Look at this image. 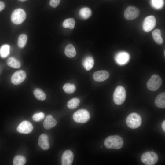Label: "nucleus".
<instances>
[{
    "instance_id": "18",
    "label": "nucleus",
    "mask_w": 165,
    "mask_h": 165,
    "mask_svg": "<svg viewBox=\"0 0 165 165\" xmlns=\"http://www.w3.org/2000/svg\"><path fill=\"white\" fill-rule=\"evenodd\" d=\"M155 104L157 107L161 108H165V93H162L157 95L155 101Z\"/></svg>"
},
{
    "instance_id": "30",
    "label": "nucleus",
    "mask_w": 165,
    "mask_h": 165,
    "mask_svg": "<svg viewBox=\"0 0 165 165\" xmlns=\"http://www.w3.org/2000/svg\"><path fill=\"white\" fill-rule=\"evenodd\" d=\"M151 3L154 8L158 9L162 8L164 4L163 0H151Z\"/></svg>"
},
{
    "instance_id": "13",
    "label": "nucleus",
    "mask_w": 165,
    "mask_h": 165,
    "mask_svg": "<svg viewBox=\"0 0 165 165\" xmlns=\"http://www.w3.org/2000/svg\"><path fill=\"white\" fill-rule=\"evenodd\" d=\"M74 159V155L72 152L69 150L65 151L61 157V164L62 165H71Z\"/></svg>"
},
{
    "instance_id": "26",
    "label": "nucleus",
    "mask_w": 165,
    "mask_h": 165,
    "mask_svg": "<svg viewBox=\"0 0 165 165\" xmlns=\"http://www.w3.org/2000/svg\"><path fill=\"white\" fill-rule=\"evenodd\" d=\"M10 46L8 44L2 45L0 48V56L2 58L6 57L9 54Z\"/></svg>"
},
{
    "instance_id": "34",
    "label": "nucleus",
    "mask_w": 165,
    "mask_h": 165,
    "mask_svg": "<svg viewBox=\"0 0 165 165\" xmlns=\"http://www.w3.org/2000/svg\"><path fill=\"white\" fill-rule=\"evenodd\" d=\"M162 129L164 132H165V121L164 120L161 124Z\"/></svg>"
},
{
    "instance_id": "8",
    "label": "nucleus",
    "mask_w": 165,
    "mask_h": 165,
    "mask_svg": "<svg viewBox=\"0 0 165 165\" xmlns=\"http://www.w3.org/2000/svg\"><path fill=\"white\" fill-rule=\"evenodd\" d=\"M115 60L117 64L123 65L128 63L130 60V55L125 51H120L115 56Z\"/></svg>"
},
{
    "instance_id": "19",
    "label": "nucleus",
    "mask_w": 165,
    "mask_h": 165,
    "mask_svg": "<svg viewBox=\"0 0 165 165\" xmlns=\"http://www.w3.org/2000/svg\"><path fill=\"white\" fill-rule=\"evenodd\" d=\"M152 35L154 41L157 44L161 45L163 43V39L161 37V31L160 29L154 30L152 32Z\"/></svg>"
},
{
    "instance_id": "2",
    "label": "nucleus",
    "mask_w": 165,
    "mask_h": 165,
    "mask_svg": "<svg viewBox=\"0 0 165 165\" xmlns=\"http://www.w3.org/2000/svg\"><path fill=\"white\" fill-rule=\"evenodd\" d=\"M127 126L130 128L134 129L139 127L142 123V118L138 113L133 112L130 114L126 119Z\"/></svg>"
},
{
    "instance_id": "1",
    "label": "nucleus",
    "mask_w": 165,
    "mask_h": 165,
    "mask_svg": "<svg viewBox=\"0 0 165 165\" xmlns=\"http://www.w3.org/2000/svg\"><path fill=\"white\" fill-rule=\"evenodd\" d=\"M105 146L108 148L119 149L123 146L122 138L118 135H112L107 137L104 142Z\"/></svg>"
},
{
    "instance_id": "21",
    "label": "nucleus",
    "mask_w": 165,
    "mask_h": 165,
    "mask_svg": "<svg viewBox=\"0 0 165 165\" xmlns=\"http://www.w3.org/2000/svg\"><path fill=\"white\" fill-rule=\"evenodd\" d=\"M79 14L82 18L86 19L89 18L91 16L92 11L90 8L85 7L82 8L79 10Z\"/></svg>"
},
{
    "instance_id": "29",
    "label": "nucleus",
    "mask_w": 165,
    "mask_h": 165,
    "mask_svg": "<svg viewBox=\"0 0 165 165\" xmlns=\"http://www.w3.org/2000/svg\"><path fill=\"white\" fill-rule=\"evenodd\" d=\"M63 88L66 93L72 94L75 91L76 87L74 84L67 83L64 85Z\"/></svg>"
},
{
    "instance_id": "7",
    "label": "nucleus",
    "mask_w": 165,
    "mask_h": 165,
    "mask_svg": "<svg viewBox=\"0 0 165 165\" xmlns=\"http://www.w3.org/2000/svg\"><path fill=\"white\" fill-rule=\"evenodd\" d=\"M162 83L161 78L157 75H152L147 83V86L150 90H157L161 86Z\"/></svg>"
},
{
    "instance_id": "14",
    "label": "nucleus",
    "mask_w": 165,
    "mask_h": 165,
    "mask_svg": "<svg viewBox=\"0 0 165 165\" xmlns=\"http://www.w3.org/2000/svg\"><path fill=\"white\" fill-rule=\"evenodd\" d=\"M109 76V72L105 70L97 71L93 75L94 80L97 82H102L107 79Z\"/></svg>"
},
{
    "instance_id": "15",
    "label": "nucleus",
    "mask_w": 165,
    "mask_h": 165,
    "mask_svg": "<svg viewBox=\"0 0 165 165\" xmlns=\"http://www.w3.org/2000/svg\"><path fill=\"white\" fill-rule=\"evenodd\" d=\"M38 144L40 147L44 150H47L50 148L49 138L47 135L42 134L39 137Z\"/></svg>"
},
{
    "instance_id": "35",
    "label": "nucleus",
    "mask_w": 165,
    "mask_h": 165,
    "mask_svg": "<svg viewBox=\"0 0 165 165\" xmlns=\"http://www.w3.org/2000/svg\"><path fill=\"white\" fill-rule=\"evenodd\" d=\"M19 0V1H22V2H23V1H26L27 0Z\"/></svg>"
},
{
    "instance_id": "9",
    "label": "nucleus",
    "mask_w": 165,
    "mask_h": 165,
    "mask_svg": "<svg viewBox=\"0 0 165 165\" xmlns=\"http://www.w3.org/2000/svg\"><path fill=\"white\" fill-rule=\"evenodd\" d=\"M140 14V11L137 7L130 6L125 10L124 16L127 20H132L137 18Z\"/></svg>"
},
{
    "instance_id": "28",
    "label": "nucleus",
    "mask_w": 165,
    "mask_h": 165,
    "mask_svg": "<svg viewBox=\"0 0 165 165\" xmlns=\"http://www.w3.org/2000/svg\"><path fill=\"white\" fill-rule=\"evenodd\" d=\"M75 25V21L72 18L66 19L63 22V26L64 28H68L70 29L74 28Z\"/></svg>"
},
{
    "instance_id": "17",
    "label": "nucleus",
    "mask_w": 165,
    "mask_h": 165,
    "mask_svg": "<svg viewBox=\"0 0 165 165\" xmlns=\"http://www.w3.org/2000/svg\"><path fill=\"white\" fill-rule=\"evenodd\" d=\"M82 64L83 67L87 71L90 70L94 65V59L91 56H87L83 60Z\"/></svg>"
},
{
    "instance_id": "22",
    "label": "nucleus",
    "mask_w": 165,
    "mask_h": 165,
    "mask_svg": "<svg viewBox=\"0 0 165 165\" xmlns=\"http://www.w3.org/2000/svg\"><path fill=\"white\" fill-rule=\"evenodd\" d=\"M7 65L12 68H18L20 67V62L16 59L13 57H10L7 60Z\"/></svg>"
},
{
    "instance_id": "10",
    "label": "nucleus",
    "mask_w": 165,
    "mask_h": 165,
    "mask_svg": "<svg viewBox=\"0 0 165 165\" xmlns=\"http://www.w3.org/2000/svg\"><path fill=\"white\" fill-rule=\"evenodd\" d=\"M156 20L153 16L146 17L144 19L143 24V29L146 32H149L153 29L156 25Z\"/></svg>"
},
{
    "instance_id": "6",
    "label": "nucleus",
    "mask_w": 165,
    "mask_h": 165,
    "mask_svg": "<svg viewBox=\"0 0 165 165\" xmlns=\"http://www.w3.org/2000/svg\"><path fill=\"white\" fill-rule=\"evenodd\" d=\"M26 18V13L23 9L20 8L16 9L12 12L11 19L14 24H20L22 23Z\"/></svg>"
},
{
    "instance_id": "27",
    "label": "nucleus",
    "mask_w": 165,
    "mask_h": 165,
    "mask_svg": "<svg viewBox=\"0 0 165 165\" xmlns=\"http://www.w3.org/2000/svg\"><path fill=\"white\" fill-rule=\"evenodd\" d=\"M26 159L23 156L17 155L15 156L13 160V164L14 165H24L26 163Z\"/></svg>"
},
{
    "instance_id": "4",
    "label": "nucleus",
    "mask_w": 165,
    "mask_h": 165,
    "mask_svg": "<svg viewBox=\"0 0 165 165\" xmlns=\"http://www.w3.org/2000/svg\"><path fill=\"white\" fill-rule=\"evenodd\" d=\"M158 157L155 152L152 151L146 152L141 156V160L146 165H154L157 162Z\"/></svg>"
},
{
    "instance_id": "33",
    "label": "nucleus",
    "mask_w": 165,
    "mask_h": 165,
    "mask_svg": "<svg viewBox=\"0 0 165 165\" xmlns=\"http://www.w3.org/2000/svg\"><path fill=\"white\" fill-rule=\"evenodd\" d=\"M5 4L3 2L0 1V11L3 10L5 8Z\"/></svg>"
},
{
    "instance_id": "12",
    "label": "nucleus",
    "mask_w": 165,
    "mask_h": 165,
    "mask_svg": "<svg viewBox=\"0 0 165 165\" xmlns=\"http://www.w3.org/2000/svg\"><path fill=\"white\" fill-rule=\"evenodd\" d=\"M32 124L29 121L25 120L22 122L18 126L17 130L20 133L28 134L33 130Z\"/></svg>"
},
{
    "instance_id": "23",
    "label": "nucleus",
    "mask_w": 165,
    "mask_h": 165,
    "mask_svg": "<svg viewBox=\"0 0 165 165\" xmlns=\"http://www.w3.org/2000/svg\"><path fill=\"white\" fill-rule=\"evenodd\" d=\"M80 103V99L78 98L75 97L70 99L68 102L67 106L69 109H74L79 106Z\"/></svg>"
},
{
    "instance_id": "16",
    "label": "nucleus",
    "mask_w": 165,
    "mask_h": 165,
    "mask_svg": "<svg viewBox=\"0 0 165 165\" xmlns=\"http://www.w3.org/2000/svg\"><path fill=\"white\" fill-rule=\"evenodd\" d=\"M57 123L56 120L53 116L49 114L46 117L43 123L44 128L46 129H49L55 126Z\"/></svg>"
},
{
    "instance_id": "24",
    "label": "nucleus",
    "mask_w": 165,
    "mask_h": 165,
    "mask_svg": "<svg viewBox=\"0 0 165 165\" xmlns=\"http://www.w3.org/2000/svg\"><path fill=\"white\" fill-rule=\"evenodd\" d=\"M28 40V37L24 34H20L18 38V45L20 48H24Z\"/></svg>"
},
{
    "instance_id": "36",
    "label": "nucleus",
    "mask_w": 165,
    "mask_h": 165,
    "mask_svg": "<svg viewBox=\"0 0 165 165\" xmlns=\"http://www.w3.org/2000/svg\"><path fill=\"white\" fill-rule=\"evenodd\" d=\"M101 148H102V146H101Z\"/></svg>"
},
{
    "instance_id": "20",
    "label": "nucleus",
    "mask_w": 165,
    "mask_h": 165,
    "mask_svg": "<svg viewBox=\"0 0 165 165\" xmlns=\"http://www.w3.org/2000/svg\"><path fill=\"white\" fill-rule=\"evenodd\" d=\"M64 53L67 57L72 58L75 56L76 51L73 45L69 44L67 45L65 47Z\"/></svg>"
},
{
    "instance_id": "25",
    "label": "nucleus",
    "mask_w": 165,
    "mask_h": 165,
    "mask_svg": "<svg viewBox=\"0 0 165 165\" xmlns=\"http://www.w3.org/2000/svg\"><path fill=\"white\" fill-rule=\"evenodd\" d=\"M33 93L35 97L39 100L43 101L46 98V96L45 94L40 89H35L34 90Z\"/></svg>"
},
{
    "instance_id": "32",
    "label": "nucleus",
    "mask_w": 165,
    "mask_h": 165,
    "mask_svg": "<svg viewBox=\"0 0 165 165\" xmlns=\"http://www.w3.org/2000/svg\"><path fill=\"white\" fill-rule=\"evenodd\" d=\"M61 0H50V5L53 8H56L59 5Z\"/></svg>"
},
{
    "instance_id": "31",
    "label": "nucleus",
    "mask_w": 165,
    "mask_h": 165,
    "mask_svg": "<svg viewBox=\"0 0 165 165\" xmlns=\"http://www.w3.org/2000/svg\"><path fill=\"white\" fill-rule=\"evenodd\" d=\"M44 117V114L43 112H40L34 114L32 116V119L34 121L38 122L42 120Z\"/></svg>"
},
{
    "instance_id": "5",
    "label": "nucleus",
    "mask_w": 165,
    "mask_h": 165,
    "mask_svg": "<svg viewBox=\"0 0 165 165\" xmlns=\"http://www.w3.org/2000/svg\"><path fill=\"white\" fill-rule=\"evenodd\" d=\"M90 115L89 112L85 109L79 110L73 114V118L77 123H85L90 119Z\"/></svg>"
},
{
    "instance_id": "3",
    "label": "nucleus",
    "mask_w": 165,
    "mask_h": 165,
    "mask_svg": "<svg viewBox=\"0 0 165 165\" xmlns=\"http://www.w3.org/2000/svg\"><path fill=\"white\" fill-rule=\"evenodd\" d=\"M126 97V92L124 87L119 86L116 87L113 94V100L114 103L117 105L122 104Z\"/></svg>"
},
{
    "instance_id": "11",
    "label": "nucleus",
    "mask_w": 165,
    "mask_h": 165,
    "mask_svg": "<svg viewBox=\"0 0 165 165\" xmlns=\"http://www.w3.org/2000/svg\"><path fill=\"white\" fill-rule=\"evenodd\" d=\"M26 77V72L24 71L20 70L15 72L11 78V82L14 85H18L23 82Z\"/></svg>"
}]
</instances>
